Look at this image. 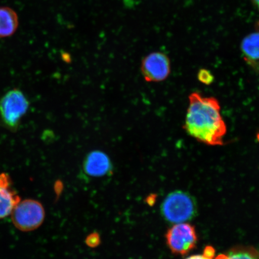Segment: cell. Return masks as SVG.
<instances>
[{
    "mask_svg": "<svg viewBox=\"0 0 259 259\" xmlns=\"http://www.w3.org/2000/svg\"><path fill=\"white\" fill-rule=\"evenodd\" d=\"M183 128L187 134L203 144L210 146L224 144L227 127L220 113V105L214 97H203L194 92L189 96Z\"/></svg>",
    "mask_w": 259,
    "mask_h": 259,
    "instance_id": "1",
    "label": "cell"
},
{
    "mask_svg": "<svg viewBox=\"0 0 259 259\" xmlns=\"http://www.w3.org/2000/svg\"><path fill=\"white\" fill-rule=\"evenodd\" d=\"M197 211L195 199L189 193L181 190L168 194L160 206L162 217L171 224L189 221L196 217Z\"/></svg>",
    "mask_w": 259,
    "mask_h": 259,
    "instance_id": "2",
    "label": "cell"
},
{
    "mask_svg": "<svg viewBox=\"0 0 259 259\" xmlns=\"http://www.w3.org/2000/svg\"><path fill=\"white\" fill-rule=\"evenodd\" d=\"M29 105L27 97L21 90L9 91L0 99V118L6 127L16 131L27 113Z\"/></svg>",
    "mask_w": 259,
    "mask_h": 259,
    "instance_id": "3",
    "label": "cell"
},
{
    "mask_svg": "<svg viewBox=\"0 0 259 259\" xmlns=\"http://www.w3.org/2000/svg\"><path fill=\"white\" fill-rule=\"evenodd\" d=\"M16 228L23 232L34 231L43 223L45 212L43 205L37 200L26 199L19 202L11 213Z\"/></svg>",
    "mask_w": 259,
    "mask_h": 259,
    "instance_id": "4",
    "label": "cell"
},
{
    "mask_svg": "<svg viewBox=\"0 0 259 259\" xmlns=\"http://www.w3.org/2000/svg\"><path fill=\"white\" fill-rule=\"evenodd\" d=\"M168 247L174 254L184 255L195 248L197 236L195 228L189 223H179L167 232Z\"/></svg>",
    "mask_w": 259,
    "mask_h": 259,
    "instance_id": "5",
    "label": "cell"
},
{
    "mask_svg": "<svg viewBox=\"0 0 259 259\" xmlns=\"http://www.w3.org/2000/svg\"><path fill=\"white\" fill-rule=\"evenodd\" d=\"M170 69L169 58L160 52L148 54L142 61L141 73L148 82H158L166 79Z\"/></svg>",
    "mask_w": 259,
    "mask_h": 259,
    "instance_id": "6",
    "label": "cell"
},
{
    "mask_svg": "<svg viewBox=\"0 0 259 259\" xmlns=\"http://www.w3.org/2000/svg\"><path fill=\"white\" fill-rule=\"evenodd\" d=\"M83 169L89 177L100 178L112 173L113 165L108 154L95 150L87 155L83 160Z\"/></svg>",
    "mask_w": 259,
    "mask_h": 259,
    "instance_id": "7",
    "label": "cell"
},
{
    "mask_svg": "<svg viewBox=\"0 0 259 259\" xmlns=\"http://www.w3.org/2000/svg\"><path fill=\"white\" fill-rule=\"evenodd\" d=\"M20 201V197L13 188L9 175L0 174V219L11 215Z\"/></svg>",
    "mask_w": 259,
    "mask_h": 259,
    "instance_id": "8",
    "label": "cell"
},
{
    "mask_svg": "<svg viewBox=\"0 0 259 259\" xmlns=\"http://www.w3.org/2000/svg\"><path fill=\"white\" fill-rule=\"evenodd\" d=\"M241 50L245 62L259 69V32L247 35L242 41Z\"/></svg>",
    "mask_w": 259,
    "mask_h": 259,
    "instance_id": "9",
    "label": "cell"
},
{
    "mask_svg": "<svg viewBox=\"0 0 259 259\" xmlns=\"http://www.w3.org/2000/svg\"><path fill=\"white\" fill-rule=\"evenodd\" d=\"M18 18L11 8L0 7V37L11 36L18 27Z\"/></svg>",
    "mask_w": 259,
    "mask_h": 259,
    "instance_id": "10",
    "label": "cell"
},
{
    "mask_svg": "<svg viewBox=\"0 0 259 259\" xmlns=\"http://www.w3.org/2000/svg\"><path fill=\"white\" fill-rule=\"evenodd\" d=\"M215 259H259V252L251 247H237L228 255H219Z\"/></svg>",
    "mask_w": 259,
    "mask_h": 259,
    "instance_id": "11",
    "label": "cell"
},
{
    "mask_svg": "<svg viewBox=\"0 0 259 259\" xmlns=\"http://www.w3.org/2000/svg\"><path fill=\"white\" fill-rule=\"evenodd\" d=\"M197 77H198V79L200 82L205 84V85H209L214 79L211 72L206 69L200 70L198 74H197Z\"/></svg>",
    "mask_w": 259,
    "mask_h": 259,
    "instance_id": "12",
    "label": "cell"
},
{
    "mask_svg": "<svg viewBox=\"0 0 259 259\" xmlns=\"http://www.w3.org/2000/svg\"><path fill=\"white\" fill-rule=\"evenodd\" d=\"M215 254V250L210 246H208L203 251L202 255H194L186 259H213Z\"/></svg>",
    "mask_w": 259,
    "mask_h": 259,
    "instance_id": "13",
    "label": "cell"
},
{
    "mask_svg": "<svg viewBox=\"0 0 259 259\" xmlns=\"http://www.w3.org/2000/svg\"><path fill=\"white\" fill-rule=\"evenodd\" d=\"M86 244L90 247H96L100 244V235L95 232L87 236L86 239Z\"/></svg>",
    "mask_w": 259,
    "mask_h": 259,
    "instance_id": "14",
    "label": "cell"
},
{
    "mask_svg": "<svg viewBox=\"0 0 259 259\" xmlns=\"http://www.w3.org/2000/svg\"><path fill=\"white\" fill-rule=\"evenodd\" d=\"M254 5L259 10V0H251Z\"/></svg>",
    "mask_w": 259,
    "mask_h": 259,
    "instance_id": "15",
    "label": "cell"
},
{
    "mask_svg": "<svg viewBox=\"0 0 259 259\" xmlns=\"http://www.w3.org/2000/svg\"><path fill=\"white\" fill-rule=\"evenodd\" d=\"M257 137L258 140L259 141V133L257 134Z\"/></svg>",
    "mask_w": 259,
    "mask_h": 259,
    "instance_id": "16",
    "label": "cell"
},
{
    "mask_svg": "<svg viewBox=\"0 0 259 259\" xmlns=\"http://www.w3.org/2000/svg\"><path fill=\"white\" fill-rule=\"evenodd\" d=\"M257 25L258 28H259V21H258Z\"/></svg>",
    "mask_w": 259,
    "mask_h": 259,
    "instance_id": "17",
    "label": "cell"
}]
</instances>
